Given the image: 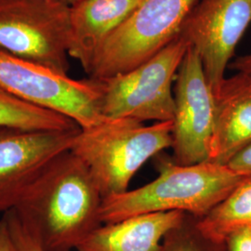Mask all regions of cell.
Listing matches in <instances>:
<instances>
[{"mask_svg": "<svg viewBox=\"0 0 251 251\" xmlns=\"http://www.w3.org/2000/svg\"><path fill=\"white\" fill-rule=\"evenodd\" d=\"M101 202L86 165L67 151L46 168L13 210L45 251H72L102 225Z\"/></svg>", "mask_w": 251, "mask_h": 251, "instance_id": "1", "label": "cell"}, {"mask_svg": "<svg viewBox=\"0 0 251 251\" xmlns=\"http://www.w3.org/2000/svg\"><path fill=\"white\" fill-rule=\"evenodd\" d=\"M159 165V175L151 182L102 198L100 209L102 225L134 216L171 211H181L200 219L247 176L228 166L211 162L178 165L165 161Z\"/></svg>", "mask_w": 251, "mask_h": 251, "instance_id": "2", "label": "cell"}, {"mask_svg": "<svg viewBox=\"0 0 251 251\" xmlns=\"http://www.w3.org/2000/svg\"><path fill=\"white\" fill-rule=\"evenodd\" d=\"M172 144V120L151 126L127 118H106L81 128L71 152L83 162L102 198L128 190L135 174Z\"/></svg>", "mask_w": 251, "mask_h": 251, "instance_id": "3", "label": "cell"}, {"mask_svg": "<svg viewBox=\"0 0 251 251\" xmlns=\"http://www.w3.org/2000/svg\"><path fill=\"white\" fill-rule=\"evenodd\" d=\"M188 48L178 35L134 69L99 80L101 115L105 118H127L141 123L171 121L175 113L172 82Z\"/></svg>", "mask_w": 251, "mask_h": 251, "instance_id": "4", "label": "cell"}, {"mask_svg": "<svg viewBox=\"0 0 251 251\" xmlns=\"http://www.w3.org/2000/svg\"><path fill=\"white\" fill-rule=\"evenodd\" d=\"M198 1L143 0L101 46L88 73L90 78H110L152 58L179 35Z\"/></svg>", "mask_w": 251, "mask_h": 251, "instance_id": "5", "label": "cell"}, {"mask_svg": "<svg viewBox=\"0 0 251 251\" xmlns=\"http://www.w3.org/2000/svg\"><path fill=\"white\" fill-rule=\"evenodd\" d=\"M70 13L65 0H0V51L68 75Z\"/></svg>", "mask_w": 251, "mask_h": 251, "instance_id": "6", "label": "cell"}, {"mask_svg": "<svg viewBox=\"0 0 251 251\" xmlns=\"http://www.w3.org/2000/svg\"><path fill=\"white\" fill-rule=\"evenodd\" d=\"M0 89L27 103L68 117L81 128L106 119L100 112L99 80H75L3 51H0Z\"/></svg>", "mask_w": 251, "mask_h": 251, "instance_id": "7", "label": "cell"}, {"mask_svg": "<svg viewBox=\"0 0 251 251\" xmlns=\"http://www.w3.org/2000/svg\"><path fill=\"white\" fill-rule=\"evenodd\" d=\"M172 119V161L209 162L214 129V93L198 51L189 47L176 75Z\"/></svg>", "mask_w": 251, "mask_h": 251, "instance_id": "8", "label": "cell"}, {"mask_svg": "<svg viewBox=\"0 0 251 251\" xmlns=\"http://www.w3.org/2000/svg\"><path fill=\"white\" fill-rule=\"evenodd\" d=\"M251 24V0H199L180 27L179 36L199 54L213 93Z\"/></svg>", "mask_w": 251, "mask_h": 251, "instance_id": "9", "label": "cell"}, {"mask_svg": "<svg viewBox=\"0 0 251 251\" xmlns=\"http://www.w3.org/2000/svg\"><path fill=\"white\" fill-rule=\"evenodd\" d=\"M80 129L0 127V212L13 209L46 168L57 156L71 150Z\"/></svg>", "mask_w": 251, "mask_h": 251, "instance_id": "10", "label": "cell"}, {"mask_svg": "<svg viewBox=\"0 0 251 251\" xmlns=\"http://www.w3.org/2000/svg\"><path fill=\"white\" fill-rule=\"evenodd\" d=\"M251 144V72L225 77L214 93L209 162L226 166Z\"/></svg>", "mask_w": 251, "mask_h": 251, "instance_id": "11", "label": "cell"}, {"mask_svg": "<svg viewBox=\"0 0 251 251\" xmlns=\"http://www.w3.org/2000/svg\"><path fill=\"white\" fill-rule=\"evenodd\" d=\"M143 0H77L71 5L69 56L89 73L100 49Z\"/></svg>", "mask_w": 251, "mask_h": 251, "instance_id": "12", "label": "cell"}, {"mask_svg": "<svg viewBox=\"0 0 251 251\" xmlns=\"http://www.w3.org/2000/svg\"><path fill=\"white\" fill-rule=\"evenodd\" d=\"M185 214L181 211L151 213L103 224L75 251H159L166 234Z\"/></svg>", "mask_w": 251, "mask_h": 251, "instance_id": "13", "label": "cell"}, {"mask_svg": "<svg viewBox=\"0 0 251 251\" xmlns=\"http://www.w3.org/2000/svg\"><path fill=\"white\" fill-rule=\"evenodd\" d=\"M198 227L207 237L222 242L235 230L251 227V175H247L206 215Z\"/></svg>", "mask_w": 251, "mask_h": 251, "instance_id": "14", "label": "cell"}, {"mask_svg": "<svg viewBox=\"0 0 251 251\" xmlns=\"http://www.w3.org/2000/svg\"><path fill=\"white\" fill-rule=\"evenodd\" d=\"M0 127L62 130L80 126L68 117L27 103L0 89Z\"/></svg>", "mask_w": 251, "mask_h": 251, "instance_id": "15", "label": "cell"}, {"mask_svg": "<svg viewBox=\"0 0 251 251\" xmlns=\"http://www.w3.org/2000/svg\"><path fill=\"white\" fill-rule=\"evenodd\" d=\"M198 221L197 217L186 213L179 225L166 234L159 251H224L223 242L202 233Z\"/></svg>", "mask_w": 251, "mask_h": 251, "instance_id": "16", "label": "cell"}, {"mask_svg": "<svg viewBox=\"0 0 251 251\" xmlns=\"http://www.w3.org/2000/svg\"><path fill=\"white\" fill-rule=\"evenodd\" d=\"M14 251H45L38 236L25 225L13 209L4 213Z\"/></svg>", "mask_w": 251, "mask_h": 251, "instance_id": "17", "label": "cell"}, {"mask_svg": "<svg viewBox=\"0 0 251 251\" xmlns=\"http://www.w3.org/2000/svg\"><path fill=\"white\" fill-rule=\"evenodd\" d=\"M224 251H251V227H245L227 234L224 238Z\"/></svg>", "mask_w": 251, "mask_h": 251, "instance_id": "18", "label": "cell"}, {"mask_svg": "<svg viewBox=\"0 0 251 251\" xmlns=\"http://www.w3.org/2000/svg\"><path fill=\"white\" fill-rule=\"evenodd\" d=\"M226 166L237 173L251 175V144L235 154Z\"/></svg>", "mask_w": 251, "mask_h": 251, "instance_id": "19", "label": "cell"}, {"mask_svg": "<svg viewBox=\"0 0 251 251\" xmlns=\"http://www.w3.org/2000/svg\"><path fill=\"white\" fill-rule=\"evenodd\" d=\"M0 251H14L9 229L4 218L0 220Z\"/></svg>", "mask_w": 251, "mask_h": 251, "instance_id": "20", "label": "cell"}, {"mask_svg": "<svg viewBox=\"0 0 251 251\" xmlns=\"http://www.w3.org/2000/svg\"><path fill=\"white\" fill-rule=\"evenodd\" d=\"M229 67L237 72H251V53L236 58Z\"/></svg>", "mask_w": 251, "mask_h": 251, "instance_id": "21", "label": "cell"}, {"mask_svg": "<svg viewBox=\"0 0 251 251\" xmlns=\"http://www.w3.org/2000/svg\"><path fill=\"white\" fill-rule=\"evenodd\" d=\"M66 2H68L70 5H72V4H74L75 1H77V0H65Z\"/></svg>", "mask_w": 251, "mask_h": 251, "instance_id": "22", "label": "cell"}]
</instances>
